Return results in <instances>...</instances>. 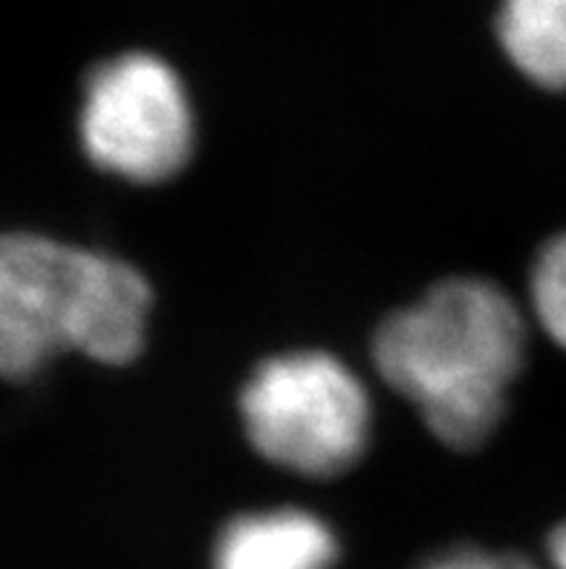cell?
I'll return each mask as SVG.
<instances>
[{"label":"cell","instance_id":"1","mask_svg":"<svg viewBox=\"0 0 566 569\" xmlns=\"http://www.w3.org/2000/svg\"><path fill=\"white\" fill-rule=\"evenodd\" d=\"M524 359V316L486 278L439 281L387 316L374 336V365L385 385L454 451H474L495 433Z\"/></svg>","mask_w":566,"mask_h":569},{"label":"cell","instance_id":"2","mask_svg":"<svg viewBox=\"0 0 566 569\" xmlns=\"http://www.w3.org/2000/svg\"><path fill=\"white\" fill-rule=\"evenodd\" d=\"M151 287L113 254L12 231L0 243V368L29 379L58 353L128 365L145 345Z\"/></svg>","mask_w":566,"mask_h":569},{"label":"cell","instance_id":"3","mask_svg":"<svg viewBox=\"0 0 566 569\" xmlns=\"http://www.w3.org/2000/svg\"><path fill=\"white\" fill-rule=\"evenodd\" d=\"M240 419L264 460L304 477L341 475L370 440L365 385L321 350L260 361L240 390Z\"/></svg>","mask_w":566,"mask_h":569},{"label":"cell","instance_id":"4","mask_svg":"<svg viewBox=\"0 0 566 569\" xmlns=\"http://www.w3.org/2000/svg\"><path fill=\"white\" fill-rule=\"evenodd\" d=\"M79 133L87 159L130 182H166L186 168L193 113L186 84L153 52L101 61L85 84Z\"/></svg>","mask_w":566,"mask_h":569},{"label":"cell","instance_id":"5","mask_svg":"<svg viewBox=\"0 0 566 569\" xmlns=\"http://www.w3.org/2000/svg\"><path fill=\"white\" fill-rule=\"evenodd\" d=\"M338 543L330 527L304 509L240 515L222 529L215 569H330Z\"/></svg>","mask_w":566,"mask_h":569},{"label":"cell","instance_id":"6","mask_svg":"<svg viewBox=\"0 0 566 569\" xmlns=\"http://www.w3.org/2000/svg\"><path fill=\"white\" fill-rule=\"evenodd\" d=\"M495 29L526 79L566 93V0H497Z\"/></svg>","mask_w":566,"mask_h":569},{"label":"cell","instance_id":"7","mask_svg":"<svg viewBox=\"0 0 566 569\" xmlns=\"http://www.w3.org/2000/svg\"><path fill=\"white\" fill-rule=\"evenodd\" d=\"M529 298L546 336L566 350V231L549 240L535 258Z\"/></svg>","mask_w":566,"mask_h":569},{"label":"cell","instance_id":"8","mask_svg":"<svg viewBox=\"0 0 566 569\" xmlns=\"http://www.w3.org/2000/svg\"><path fill=\"white\" fill-rule=\"evenodd\" d=\"M419 569H538L517 552H491L480 547H454Z\"/></svg>","mask_w":566,"mask_h":569},{"label":"cell","instance_id":"9","mask_svg":"<svg viewBox=\"0 0 566 569\" xmlns=\"http://www.w3.org/2000/svg\"><path fill=\"white\" fill-rule=\"evenodd\" d=\"M549 558L555 569H566V520L549 535Z\"/></svg>","mask_w":566,"mask_h":569}]
</instances>
